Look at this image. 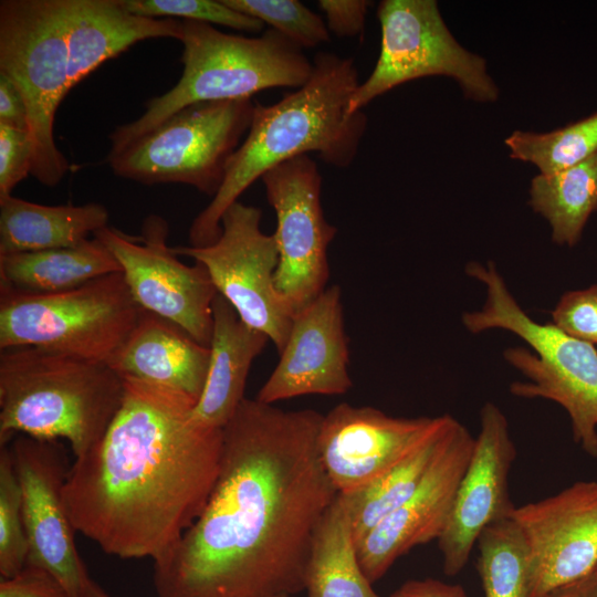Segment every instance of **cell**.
<instances>
[{"mask_svg": "<svg viewBox=\"0 0 597 597\" xmlns=\"http://www.w3.org/2000/svg\"><path fill=\"white\" fill-rule=\"evenodd\" d=\"M280 597H296V596H280Z\"/></svg>", "mask_w": 597, "mask_h": 597, "instance_id": "40", "label": "cell"}, {"mask_svg": "<svg viewBox=\"0 0 597 597\" xmlns=\"http://www.w3.org/2000/svg\"><path fill=\"white\" fill-rule=\"evenodd\" d=\"M530 555L528 597L578 580L597 567V481H578L514 507Z\"/></svg>", "mask_w": 597, "mask_h": 597, "instance_id": "15", "label": "cell"}, {"mask_svg": "<svg viewBox=\"0 0 597 597\" xmlns=\"http://www.w3.org/2000/svg\"><path fill=\"white\" fill-rule=\"evenodd\" d=\"M323 415L244 398L223 427L218 476L197 520L154 562L158 597H280L304 590L338 493L321 462Z\"/></svg>", "mask_w": 597, "mask_h": 597, "instance_id": "1", "label": "cell"}, {"mask_svg": "<svg viewBox=\"0 0 597 597\" xmlns=\"http://www.w3.org/2000/svg\"><path fill=\"white\" fill-rule=\"evenodd\" d=\"M130 14L150 19L182 18L208 24L258 33L264 23L227 6L222 0H121Z\"/></svg>", "mask_w": 597, "mask_h": 597, "instance_id": "31", "label": "cell"}, {"mask_svg": "<svg viewBox=\"0 0 597 597\" xmlns=\"http://www.w3.org/2000/svg\"><path fill=\"white\" fill-rule=\"evenodd\" d=\"M358 85L352 57L320 52L303 86L272 105L255 101L250 128L220 189L190 224V245L216 242L226 210L268 170L289 159L315 153L331 166H350L367 127L363 111L348 113Z\"/></svg>", "mask_w": 597, "mask_h": 597, "instance_id": "3", "label": "cell"}, {"mask_svg": "<svg viewBox=\"0 0 597 597\" xmlns=\"http://www.w3.org/2000/svg\"><path fill=\"white\" fill-rule=\"evenodd\" d=\"M100 442L70 467L63 500L75 532L119 558L168 551L200 515L218 476L223 431L192 419L196 400L124 379Z\"/></svg>", "mask_w": 597, "mask_h": 597, "instance_id": "2", "label": "cell"}, {"mask_svg": "<svg viewBox=\"0 0 597 597\" xmlns=\"http://www.w3.org/2000/svg\"><path fill=\"white\" fill-rule=\"evenodd\" d=\"M181 76L168 92L145 104L137 119L109 135L115 155L178 111L201 102L251 98L272 87L303 86L313 62L301 46L268 29L248 38L224 33L212 24L181 20Z\"/></svg>", "mask_w": 597, "mask_h": 597, "instance_id": "5", "label": "cell"}, {"mask_svg": "<svg viewBox=\"0 0 597 597\" xmlns=\"http://www.w3.org/2000/svg\"><path fill=\"white\" fill-rule=\"evenodd\" d=\"M380 52L370 75L359 83L348 113L360 112L376 97L427 76L455 80L467 97L494 102L499 90L485 60L461 46L446 25L434 0H383L377 8Z\"/></svg>", "mask_w": 597, "mask_h": 597, "instance_id": "10", "label": "cell"}, {"mask_svg": "<svg viewBox=\"0 0 597 597\" xmlns=\"http://www.w3.org/2000/svg\"><path fill=\"white\" fill-rule=\"evenodd\" d=\"M252 98L201 102L166 118L115 155L113 172L143 185L184 184L214 197L247 135Z\"/></svg>", "mask_w": 597, "mask_h": 597, "instance_id": "9", "label": "cell"}, {"mask_svg": "<svg viewBox=\"0 0 597 597\" xmlns=\"http://www.w3.org/2000/svg\"><path fill=\"white\" fill-rule=\"evenodd\" d=\"M232 9L255 18L304 49L329 41L326 22L297 0H222Z\"/></svg>", "mask_w": 597, "mask_h": 597, "instance_id": "30", "label": "cell"}, {"mask_svg": "<svg viewBox=\"0 0 597 597\" xmlns=\"http://www.w3.org/2000/svg\"><path fill=\"white\" fill-rule=\"evenodd\" d=\"M280 359L256 400L273 405L305 395H343L353 387L342 290L326 287L297 311Z\"/></svg>", "mask_w": 597, "mask_h": 597, "instance_id": "18", "label": "cell"}, {"mask_svg": "<svg viewBox=\"0 0 597 597\" xmlns=\"http://www.w3.org/2000/svg\"><path fill=\"white\" fill-rule=\"evenodd\" d=\"M545 597H597V567L585 577L549 591Z\"/></svg>", "mask_w": 597, "mask_h": 597, "instance_id": "38", "label": "cell"}, {"mask_svg": "<svg viewBox=\"0 0 597 597\" xmlns=\"http://www.w3.org/2000/svg\"><path fill=\"white\" fill-rule=\"evenodd\" d=\"M121 272L109 249L97 238L61 249L0 255V289L52 294Z\"/></svg>", "mask_w": 597, "mask_h": 597, "instance_id": "23", "label": "cell"}, {"mask_svg": "<svg viewBox=\"0 0 597 597\" xmlns=\"http://www.w3.org/2000/svg\"><path fill=\"white\" fill-rule=\"evenodd\" d=\"M0 292V349L29 346L108 364L142 312L122 272L60 293Z\"/></svg>", "mask_w": 597, "mask_h": 597, "instance_id": "8", "label": "cell"}, {"mask_svg": "<svg viewBox=\"0 0 597 597\" xmlns=\"http://www.w3.org/2000/svg\"><path fill=\"white\" fill-rule=\"evenodd\" d=\"M504 143L513 159L534 164L541 174H554L597 153V112L548 133L515 130Z\"/></svg>", "mask_w": 597, "mask_h": 597, "instance_id": "28", "label": "cell"}, {"mask_svg": "<svg viewBox=\"0 0 597 597\" xmlns=\"http://www.w3.org/2000/svg\"><path fill=\"white\" fill-rule=\"evenodd\" d=\"M107 222L101 203L45 206L11 195L0 199V255L75 247Z\"/></svg>", "mask_w": 597, "mask_h": 597, "instance_id": "22", "label": "cell"}, {"mask_svg": "<svg viewBox=\"0 0 597 597\" xmlns=\"http://www.w3.org/2000/svg\"><path fill=\"white\" fill-rule=\"evenodd\" d=\"M552 320L561 332L597 347V284L563 294Z\"/></svg>", "mask_w": 597, "mask_h": 597, "instance_id": "32", "label": "cell"}, {"mask_svg": "<svg viewBox=\"0 0 597 597\" xmlns=\"http://www.w3.org/2000/svg\"><path fill=\"white\" fill-rule=\"evenodd\" d=\"M261 179L276 214L275 290L295 314L325 291L329 275L327 248L337 230L325 219L322 176L310 155L289 159Z\"/></svg>", "mask_w": 597, "mask_h": 597, "instance_id": "13", "label": "cell"}, {"mask_svg": "<svg viewBox=\"0 0 597 597\" xmlns=\"http://www.w3.org/2000/svg\"><path fill=\"white\" fill-rule=\"evenodd\" d=\"M108 364L22 346L0 352V443L17 434L65 440L74 458L95 447L122 406Z\"/></svg>", "mask_w": 597, "mask_h": 597, "instance_id": "4", "label": "cell"}, {"mask_svg": "<svg viewBox=\"0 0 597 597\" xmlns=\"http://www.w3.org/2000/svg\"><path fill=\"white\" fill-rule=\"evenodd\" d=\"M0 124L29 130L28 109L17 85L0 73Z\"/></svg>", "mask_w": 597, "mask_h": 597, "instance_id": "36", "label": "cell"}, {"mask_svg": "<svg viewBox=\"0 0 597 597\" xmlns=\"http://www.w3.org/2000/svg\"><path fill=\"white\" fill-rule=\"evenodd\" d=\"M64 0L0 1V73L21 92L33 146L31 175L54 187L70 170L54 140L57 107L72 88Z\"/></svg>", "mask_w": 597, "mask_h": 597, "instance_id": "7", "label": "cell"}, {"mask_svg": "<svg viewBox=\"0 0 597 597\" xmlns=\"http://www.w3.org/2000/svg\"><path fill=\"white\" fill-rule=\"evenodd\" d=\"M304 590L307 597H380L360 566L349 511L341 494L314 538Z\"/></svg>", "mask_w": 597, "mask_h": 597, "instance_id": "24", "label": "cell"}, {"mask_svg": "<svg viewBox=\"0 0 597 597\" xmlns=\"http://www.w3.org/2000/svg\"><path fill=\"white\" fill-rule=\"evenodd\" d=\"M261 218L258 207L237 201L222 214L216 242L171 248L177 255L202 264L218 294L245 324L264 333L280 353L294 314L275 290L279 250L274 234L261 230Z\"/></svg>", "mask_w": 597, "mask_h": 597, "instance_id": "11", "label": "cell"}, {"mask_svg": "<svg viewBox=\"0 0 597 597\" xmlns=\"http://www.w3.org/2000/svg\"><path fill=\"white\" fill-rule=\"evenodd\" d=\"M438 417L397 418L379 409L342 402L323 415L317 449L338 494L353 493L417 448Z\"/></svg>", "mask_w": 597, "mask_h": 597, "instance_id": "16", "label": "cell"}, {"mask_svg": "<svg viewBox=\"0 0 597 597\" xmlns=\"http://www.w3.org/2000/svg\"><path fill=\"white\" fill-rule=\"evenodd\" d=\"M469 276L486 290L479 311L462 315L464 327L473 334L504 329L530 348L504 350L505 360L527 380L514 381L510 390L521 398H542L563 407L570 419L574 442L597 459V348L573 338L552 323L530 317L509 291L493 262H469Z\"/></svg>", "mask_w": 597, "mask_h": 597, "instance_id": "6", "label": "cell"}, {"mask_svg": "<svg viewBox=\"0 0 597 597\" xmlns=\"http://www.w3.org/2000/svg\"><path fill=\"white\" fill-rule=\"evenodd\" d=\"M86 597H111V596L92 579L86 591Z\"/></svg>", "mask_w": 597, "mask_h": 597, "instance_id": "39", "label": "cell"}, {"mask_svg": "<svg viewBox=\"0 0 597 597\" xmlns=\"http://www.w3.org/2000/svg\"><path fill=\"white\" fill-rule=\"evenodd\" d=\"M476 564L485 597H528L530 555L524 535L511 517L488 525L478 538Z\"/></svg>", "mask_w": 597, "mask_h": 597, "instance_id": "27", "label": "cell"}, {"mask_svg": "<svg viewBox=\"0 0 597 597\" xmlns=\"http://www.w3.org/2000/svg\"><path fill=\"white\" fill-rule=\"evenodd\" d=\"M389 597H467L460 585L427 578L404 583Z\"/></svg>", "mask_w": 597, "mask_h": 597, "instance_id": "37", "label": "cell"}, {"mask_svg": "<svg viewBox=\"0 0 597 597\" xmlns=\"http://www.w3.org/2000/svg\"><path fill=\"white\" fill-rule=\"evenodd\" d=\"M212 316L208 373L192 419L201 426L222 429L245 398L251 365L270 339L245 324L220 294L213 301Z\"/></svg>", "mask_w": 597, "mask_h": 597, "instance_id": "21", "label": "cell"}, {"mask_svg": "<svg viewBox=\"0 0 597 597\" xmlns=\"http://www.w3.org/2000/svg\"><path fill=\"white\" fill-rule=\"evenodd\" d=\"M455 421L450 415L439 416L433 431L406 457L364 488L349 494H341L349 511L357 545L417 490Z\"/></svg>", "mask_w": 597, "mask_h": 597, "instance_id": "25", "label": "cell"}, {"mask_svg": "<svg viewBox=\"0 0 597 597\" xmlns=\"http://www.w3.org/2000/svg\"><path fill=\"white\" fill-rule=\"evenodd\" d=\"M480 421L481 429L470 461L458 485L446 527L437 540L447 576L459 574L482 531L510 516L515 507L509 494V473L516 449L507 419L496 405L486 402L481 409Z\"/></svg>", "mask_w": 597, "mask_h": 597, "instance_id": "17", "label": "cell"}, {"mask_svg": "<svg viewBox=\"0 0 597 597\" xmlns=\"http://www.w3.org/2000/svg\"><path fill=\"white\" fill-rule=\"evenodd\" d=\"M370 3L367 0H320L318 7L329 32L337 36H356L364 31Z\"/></svg>", "mask_w": 597, "mask_h": 597, "instance_id": "35", "label": "cell"}, {"mask_svg": "<svg viewBox=\"0 0 597 597\" xmlns=\"http://www.w3.org/2000/svg\"><path fill=\"white\" fill-rule=\"evenodd\" d=\"M474 441L470 431L457 420L417 490L357 545L360 566L371 584L411 548L439 538Z\"/></svg>", "mask_w": 597, "mask_h": 597, "instance_id": "19", "label": "cell"}, {"mask_svg": "<svg viewBox=\"0 0 597 597\" xmlns=\"http://www.w3.org/2000/svg\"><path fill=\"white\" fill-rule=\"evenodd\" d=\"M94 237L116 258L128 290L142 310L177 324L209 347L212 304L218 292L202 264L182 263L168 247V224L163 217H146L138 238L108 226Z\"/></svg>", "mask_w": 597, "mask_h": 597, "instance_id": "12", "label": "cell"}, {"mask_svg": "<svg viewBox=\"0 0 597 597\" xmlns=\"http://www.w3.org/2000/svg\"><path fill=\"white\" fill-rule=\"evenodd\" d=\"M29 544L22 492L9 446L0 450V574L9 578L27 565Z\"/></svg>", "mask_w": 597, "mask_h": 597, "instance_id": "29", "label": "cell"}, {"mask_svg": "<svg viewBox=\"0 0 597 597\" xmlns=\"http://www.w3.org/2000/svg\"><path fill=\"white\" fill-rule=\"evenodd\" d=\"M528 203L548 221L555 243L575 245L597 210V153L564 170L535 176Z\"/></svg>", "mask_w": 597, "mask_h": 597, "instance_id": "26", "label": "cell"}, {"mask_svg": "<svg viewBox=\"0 0 597 597\" xmlns=\"http://www.w3.org/2000/svg\"><path fill=\"white\" fill-rule=\"evenodd\" d=\"M0 597H72L49 572L32 565L0 582Z\"/></svg>", "mask_w": 597, "mask_h": 597, "instance_id": "34", "label": "cell"}, {"mask_svg": "<svg viewBox=\"0 0 597 597\" xmlns=\"http://www.w3.org/2000/svg\"><path fill=\"white\" fill-rule=\"evenodd\" d=\"M33 146L29 130L0 124V199L31 175Z\"/></svg>", "mask_w": 597, "mask_h": 597, "instance_id": "33", "label": "cell"}, {"mask_svg": "<svg viewBox=\"0 0 597 597\" xmlns=\"http://www.w3.org/2000/svg\"><path fill=\"white\" fill-rule=\"evenodd\" d=\"M9 449L22 492L27 565L52 574L72 597H86L92 578L77 552L63 500L71 467L63 443L17 434Z\"/></svg>", "mask_w": 597, "mask_h": 597, "instance_id": "14", "label": "cell"}, {"mask_svg": "<svg viewBox=\"0 0 597 597\" xmlns=\"http://www.w3.org/2000/svg\"><path fill=\"white\" fill-rule=\"evenodd\" d=\"M210 349L177 324L142 310L132 333L108 365L123 379L180 392L198 401Z\"/></svg>", "mask_w": 597, "mask_h": 597, "instance_id": "20", "label": "cell"}]
</instances>
